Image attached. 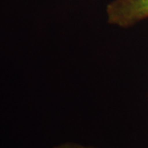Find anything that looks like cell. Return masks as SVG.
I'll use <instances>...</instances> for the list:
<instances>
[{"label":"cell","instance_id":"obj_2","mask_svg":"<svg viewBox=\"0 0 148 148\" xmlns=\"http://www.w3.org/2000/svg\"><path fill=\"white\" fill-rule=\"evenodd\" d=\"M52 148H97L94 146L84 145L82 143H75V142H64L53 146Z\"/></svg>","mask_w":148,"mask_h":148},{"label":"cell","instance_id":"obj_1","mask_svg":"<svg viewBox=\"0 0 148 148\" xmlns=\"http://www.w3.org/2000/svg\"><path fill=\"white\" fill-rule=\"evenodd\" d=\"M106 21L127 29L148 19V0H112L106 8Z\"/></svg>","mask_w":148,"mask_h":148},{"label":"cell","instance_id":"obj_3","mask_svg":"<svg viewBox=\"0 0 148 148\" xmlns=\"http://www.w3.org/2000/svg\"><path fill=\"white\" fill-rule=\"evenodd\" d=\"M147 148H148V147H147Z\"/></svg>","mask_w":148,"mask_h":148}]
</instances>
